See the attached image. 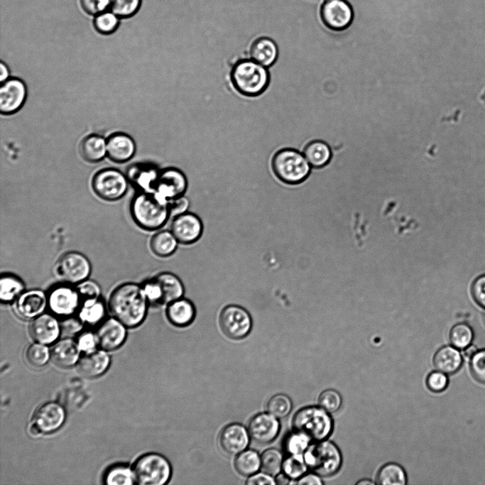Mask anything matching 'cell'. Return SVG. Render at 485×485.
I'll return each mask as SVG.
<instances>
[{"mask_svg":"<svg viewBox=\"0 0 485 485\" xmlns=\"http://www.w3.org/2000/svg\"><path fill=\"white\" fill-rule=\"evenodd\" d=\"M107 306L109 314L128 328L142 324L150 307L141 283L135 282L116 285L109 294Z\"/></svg>","mask_w":485,"mask_h":485,"instance_id":"1","label":"cell"},{"mask_svg":"<svg viewBox=\"0 0 485 485\" xmlns=\"http://www.w3.org/2000/svg\"><path fill=\"white\" fill-rule=\"evenodd\" d=\"M129 212L134 223L147 231L162 228L171 217L168 203L153 192L136 191L131 200Z\"/></svg>","mask_w":485,"mask_h":485,"instance_id":"2","label":"cell"},{"mask_svg":"<svg viewBox=\"0 0 485 485\" xmlns=\"http://www.w3.org/2000/svg\"><path fill=\"white\" fill-rule=\"evenodd\" d=\"M230 77L236 91L247 97L261 94L270 82L267 68L251 58L238 60L231 69Z\"/></svg>","mask_w":485,"mask_h":485,"instance_id":"3","label":"cell"},{"mask_svg":"<svg viewBox=\"0 0 485 485\" xmlns=\"http://www.w3.org/2000/svg\"><path fill=\"white\" fill-rule=\"evenodd\" d=\"M293 430L300 432L315 442L327 440L332 432L334 423L329 413L319 406L300 409L292 420Z\"/></svg>","mask_w":485,"mask_h":485,"instance_id":"4","label":"cell"},{"mask_svg":"<svg viewBox=\"0 0 485 485\" xmlns=\"http://www.w3.org/2000/svg\"><path fill=\"white\" fill-rule=\"evenodd\" d=\"M276 176L283 182L290 185L299 184L307 179L311 165L304 154L293 148L278 151L271 161Z\"/></svg>","mask_w":485,"mask_h":485,"instance_id":"5","label":"cell"},{"mask_svg":"<svg viewBox=\"0 0 485 485\" xmlns=\"http://www.w3.org/2000/svg\"><path fill=\"white\" fill-rule=\"evenodd\" d=\"M303 457L308 469L321 477L334 475L342 464L340 449L336 444L327 440L310 445Z\"/></svg>","mask_w":485,"mask_h":485,"instance_id":"6","label":"cell"},{"mask_svg":"<svg viewBox=\"0 0 485 485\" xmlns=\"http://www.w3.org/2000/svg\"><path fill=\"white\" fill-rule=\"evenodd\" d=\"M135 481L141 485H163L170 479L172 468L169 461L158 453H148L134 463Z\"/></svg>","mask_w":485,"mask_h":485,"instance_id":"7","label":"cell"},{"mask_svg":"<svg viewBox=\"0 0 485 485\" xmlns=\"http://www.w3.org/2000/svg\"><path fill=\"white\" fill-rule=\"evenodd\" d=\"M129 184L126 173L114 168L98 170L91 181L94 194L107 202H115L123 198L128 192Z\"/></svg>","mask_w":485,"mask_h":485,"instance_id":"8","label":"cell"},{"mask_svg":"<svg viewBox=\"0 0 485 485\" xmlns=\"http://www.w3.org/2000/svg\"><path fill=\"white\" fill-rule=\"evenodd\" d=\"M92 271L89 259L77 251L62 254L53 266V273L59 281L77 285L89 278Z\"/></svg>","mask_w":485,"mask_h":485,"instance_id":"9","label":"cell"},{"mask_svg":"<svg viewBox=\"0 0 485 485\" xmlns=\"http://www.w3.org/2000/svg\"><path fill=\"white\" fill-rule=\"evenodd\" d=\"M46 292L49 312L60 319L77 314L82 299L75 285L59 281Z\"/></svg>","mask_w":485,"mask_h":485,"instance_id":"10","label":"cell"},{"mask_svg":"<svg viewBox=\"0 0 485 485\" xmlns=\"http://www.w3.org/2000/svg\"><path fill=\"white\" fill-rule=\"evenodd\" d=\"M219 322L222 332L229 338L240 339L246 337L252 328L250 313L238 305H228L221 311Z\"/></svg>","mask_w":485,"mask_h":485,"instance_id":"11","label":"cell"},{"mask_svg":"<svg viewBox=\"0 0 485 485\" xmlns=\"http://www.w3.org/2000/svg\"><path fill=\"white\" fill-rule=\"evenodd\" d=\"M27 98V87L18 77H11L1 83L0 112L2 115H11L18 111Z\"/></svg>","mask_w":485,"mask_h":485,"instance_id":"12","label":"cell"},{"mask_svg":"<svg viewBox=\"0 0 485 485\" xmlns=\"http://www.w3.org/2000/svg\"><path fill=\"white\" fill-rule=\"evenodd\" d=\"M320 16L329 29L342 31L352 23L354 12L346 0H325L320 8Z\"/></svg>","mask_w":485,"mask_h":485,"instance_id":"13","label":"cell"},{"mask_svg":"<svg viewBox=\"0 0 485 485\" xmlns=\"http://www.w3.org/2000/svg\"><path fill=\"white\" fill-rule=\"evenodd\" d=\"M170 230L180 244H191L201 237L203 224L196 214L187 211L173 217Z\"/></svg>","mask_w":485,"mask_h":485,"instance_id":"14","label":"cell"},{"mask_svg":"<svg viewBox=\"0 0 485 485\" xmlns=\"http://www.w3.org/2000/svg\"><path fill=\"white\" fill-rule=\"evenodd\" d=\"M187 180L179 170L168 169L158 173L153 192L162 200L168 202L184 195Z\"/></svg>","mask_w":485,"mask_h":485,"instance_id":"15","label":"cell"},{"mask_svg":"<svg viewBox=\"0 0 485 485\" xmlns=\"http://www.w3.org/2000/svg\"><path fill=\"white\" fill-rule=\"evenodd\" d=\"M13 304L18 317L31 320L48 310L47 292L39 288L26 290Z\"/></svg>","mask_w":485,"mask_h":485,"instance_id":"16","label":"cell"},{"mask_svg":"<svg viewBox=\"0 0 485 485\" xmlns=\"http://www.w3.org/2000/svg\"><path fill=\"white\" fill-rule=\"evenodd\" d=\"M127 328L113 316L107 317L94 331L97 345L104 350L117 349L126 339Z\"/></svg>","mask_w":485,"mask_h":485,"instance_id":"17","label":"cell"},{"mask_svg":"<svg viewBox=\"0 0 485 485\" xmlns=\"http://www.w3.org/2000/svg\"><path fill=\"white\" fill-rule=\"evenodd\" d=\"M61 332L60 319L49 311L31 320L29 325L31 337L43 344L55 342Z\"/></svg>","mask_w":485,"mask_h":485,"instance_id":"18","label":"cell"},{"mask_svg":"<svg viewBox=\"0 0 485 485\" xmlns=\"http://www.w3.org/2000/svg\"><path fill=\"white\" fill-rule=\"evenodd\" d=\"M65 413L58 403L48 401L40 405L35 411L31 425L40 433L57 430L65 420Z\"/></svg>","mask_w":485,"mask_h":485,"instance_id":"19","label":"cell"},{"mask_svg":"<svg viewBox=\"0 0 485 485\" xmlns=\"http://www.w3.org/2000/svg\"><path fill=\"white\" fill-rule=\"evenodd\" d=\"M250 437L259 444L271 442L278 436L280 423L269 413H261L251 418L248 424Z\"/></svg>","mask_w":485,"mask_h":485,"instance_id":"20","label":"cell"},{"mask_svg":"<svg viewBox=\"0 0 485 485\" xmlns=\"http://www.w3.org/2000/svg\"><path fill=\"white\" fill-rule=\"evenodd\" d=\"M136 145L133 138L124 132H115L107 138V157L116 163H124L135 155Z\"/></svg>","mask_w":485,"mask_h":485,"instance_id":"21","label":"cell"},{"mask_svg":"<svg viewBox=\"0 0 485 485\" xmlns=\"http://www.w3.org/2000/svg\"><path fill=\"white\" fill-rule=\"evenodd\" d=\"M249 433L239 423H231L224 427L219 437L222 449L231 455L238 454L246 449L249 443Z\"/></svg>","mask_w":485,"mask_h":485,"instance_id":"22","label":"cell"},{"mask_svg":"<svg viewBox=\"0 0 485 485\" xmlns=\"http://www.w3.org/2000/svg\"><path fill=\"white\" fill-rule=\"evenodd\" d=\"M109 363V356L105 351L95 349L80 357L76 368L82 376L92 378L104 374Z\"/></svg>","mask_w":485,"mask_h":485,"instance_id":"23","label":"cell"},{"mask_svg":"<svg viewBox=\"0 0 485 485\" xmlns=\"http://www.w3.org/2000/svg\"><path fill=\"white\" fill-rule=\"evenodd\" d=\"M165 315L173 325L186 327L195 320L196 307L190 300L182 297L166 305Z\"/></svg>","mask_w":485,"mask_h":485,"instance_id":"24","label":"cell"},{"mask_svg":"<svg viewBox=\"0 0 485 485\" xmlns=\"http://www.w3.org/2000/svg\"><path fill=\"white\" fill-rule=\"evenodd\" d=\"M107 302L99 297L82 299L77 315L85 325L97 326L107 317Z\"/></svg>","mask_w":485,"mask_h":485,"instance_id":"25","label":"cell"},{"mask_svg":"<svg viewBox=\"0 0 485 485\" xmlns=\"http://www.w3.org/2000/svg\"><path fill=\"white\" fill-rule=\"evenodd\" d=\"M126 175L136 191L153 192L158 173L151 166L135 163L128 168Z\"/></svg>","mask_w":485,"mask_h":485,"instance_id":"26","label":"cell"},{"mask_svg":"<svg viewBox=\"0 0 485 485\" xmlns=\"http://www.w3.org/2000/svg\"><path fill=\"white\" fill-rule=\"evenodd\" d=\"M250 58L266 67L274 64L278 56V48L276 42L266 36L254 40L249 50Z\"/></svg>","mask_w":485,"mask_h":485,"instance_id":"27","label":"cell"},{"mask_svg":"<svg viewBox=\"0 0 485 485\" xmlns=\"http://www.w3.org/2000/svg\"><path fill=\"white\" fill-rule=\"evenodd\" d=\"M80 348L77 342L64 338L56 342L50 349L53 361L62 367H69L77 364L80 357Z\"/></svg>","mask_w":485,"mask_h":485,"instance_id":"28","label":"cell"},{"mask_svg":"<svg viewBox=\"0 0 485 485\" xmlns=\"http://www.w3.org/2000/svg\"><path fill=\"white\" fill-rule=\"evenodd\" d=\"M79 151L85 161L100 162L107 156V138L97 133L89 134L80 141Z\"/></svg>","mask_w":485,"mask_h":485,"instance_id":"29","label":"cell"},{"mask_svg":"<svg viewBox=\"0 0 485 485\" xmlns=\"http://www.w3.org/2000/svg\"><path fill=\"white\" fill-rule=\"evenodd\" d=\"M433 364L437 370L446 374L457 372L462 364V356L453 346H444L434 354Z\"/></svg>","mask_w":485,"mask_h":485,"instance_id":"30","label":"cell"},{"mask_svg":"<svg viewBox=\"0 0 485 485\" xmlns=\"http://www.w3.org/2000/svg\"><path fill=\"white\" fill-rule=\"evenodd\" d=\"M26 290V284L18 276L9 272L0 277V300L2 304L14 303Z\"/></svg>","mask_w":485,"mask_h":485,"instance_id":"31","label":"cell"},{"mask_svg":"<svg viewBox=\"0 0 485 485\" xmlns=\"http://www.w3.org/2000/svg\"><path fill=\"white\" fill-rule=\"evenodd\" d=\"M179 242L170 230L161 229L156 232L150 239L151 251L157 256L165 258L173 255Z\"/></svg>","mask_w":485,"mask_h":485,"instance_id":"32","label":"cell"},{"mask_svg":"<svg viewBox=\"0 0 485 485\" xmlns=\"http://www.w3.org/2000/svg\"><path fill=\"white\" fill-rule=\"evenodd\" d=\"M163 293L165 305L184 296L185 287L180 278L175 274L163 271L154 276Z\"/></svg>","mask_w":485,"mask_h":485,"instance_id":"33","label":"cell"},{"mask_svg":"<svg viewBox=\"0 0 485 485\" xmlns=\"http://www.w3.org/2000/svg\"><path fill=\"white\" fill-rule=\"evenodd\" d=\"M303 154L314 168H321L327 165L332 158L330 146L325 141L315 140L306 145Z\"/></svg>","mask_w":485,"mask_h":485,"instance_id":"34","label":"cell"},{"mask_svg":"<svg viewBox=\"0 0 485 485\" xmlns=\"http://www.w3.org/2000/svg\"><path fill=\"white\" fill-rule=\"evenodd\" d=\"M408 482L404 469L398 464L389 462L378 470L376 484L380 485H405Z\"/></svg>","mask_w":485,"mask_h":485,"instance_id":"35","label":"cell"},{"mask_svg":"<svg viewBox=\"0 0 485 485\" xmlns=\"http://www.w3.org/2000/svg\"><path fill=\"white\" fill-rule=\"evenodd\" d=\"M234 467L241 475L249 476L261 468V456L255 450L245 449L237 454Z\"/></svg>","mask_w":485,"mask_h":485,"instance_id":"36","label":"cell"},{"mask_svg":"<svg viewBox=\"0 0 485 485\" xmlns=\"http://www.w3.org/2000/svg\"><path fill=\"white\" fill-rule=\"evenodd\" d=\"M283 461L280 450L270 448L266 449L261 455V468L263 472L276 476L282 470Z\"/></svg>","mask_w":485,"mask_h":485,"instance_id":"37","label":"cell"},{"mask_svg":"<svg viewBox=\"0 0 485 485\" xmlns=\"http://www.w3.org/2000/svg\"><path fill=\"white\" fill-rule=\"evenodd\" d=\"M474 339V332L467 323L454 325L449 332L451 344L458 349H464L471 344Z\"/></svg>","mask_w":485,"mask_h":485,"instance_id":"38","label":"cell"},{"mask_svg":"<svg viewBox=\"0 0 485 485\" xmlns=\"http://www.w3.org/2000/svg\"><path fill=\"white\" fill-rule=\"evenodd\" d=\"M120 24V18L112 11H105L94 16L93 26L100 34L110 35L114 33Z\"/></svg>","mask_w":485,"mask_h":485,"instance_id":"39","label":"cell"},{"mask_svg":"<svg viewBox=\"0 0 485 485\" xmlns=\"http://www.w3.org/2000/svg\"><path fill=\"white\" fill-rule=\"evenodd\" d=\"M307 469L303 454H291L284 459L282 470L290 480L295 481L306 474Z\"/></svg>","mask_w":485,"mask_h":485,"instance_id":"40","label":"cell"},{"mask_svg":"<svg viewBox=\"0 0 485 485\" xmlns=\"http://www.w3.org/2000/svg\"><path fill=\"white\" fill-rule=\"evenodd\" d=\"M310 439L305 435L293 430L288 434L283 440V448L286 453L303 454L310 445Z\"/></svg>","mask_w":485,"mask_h":485,"instance_id":"41","label":"cell"},{"mask_svg":"<svg viewBox=\"0 0 485 485\" xmlns=\"http://www.w3.org/2000/svg\"><path fill=\"white\" fill-rule=\"evenodd\" d=\"M141 285L150 307H157L165 305L163 290L154 276L144 280Z\"/></svg>","mask_w":485,"mask_h":485,"instance_id":"42","label":"cell"},{"mask_svg":"<svg viewBox=\"0 0 485 485\" xmlns=\"http://www.w3.org/2000/svg\"><path fill=\"white\" fill-rule=\"evenodd\" d=\"M106 484L131 485L135 481L133 470L124 465H117L108 470L105 474Z\"/></svg>","mask_w":485,"mask_h":485,"instance_id":"43","label":"cell"},{"mask_svg":"<svg viewBox=\"0 0 485 485\" xmlns=\"http://www.w3.org/2000/svg\"><path fill=\"white\" fill-rule=\"evenodd\" d=\"M292 407L291 399L283 393L274 395L266 404L267 412L277 418L287 416L291 411Z\"/></svg>","mask_w":485,"mask_h":485,"instance_id":"44","label":"cell"},{"mask_svg":"<svg viewBox=\"0 0 485 485\" xmlns=\"http://www.w3.org/2000/svg\"><path fill=\"white\" fill-rule=\"evenodd\" d=\"M142 0H110L109 9L120 19L129 18L139 10Z\"/></svg>","mask_w":485,"mask_h":485,"instance_id":"45","label":"cell"},{"mask_svg":"<svg viewBox=\"0 0 485 485\" xmlns=\"http://www.w3.org/2000/svg\"><path fill=\"white\" fill-rule=\"evenodd\" d=\"M50 356V352L45 344L36 342L30 344L26 351L28 362L36 367L45 365Z\"/></svg>","mask_w":485,"mask_h":485,"instance_id":"46","label":"cell"},{"mask_svg":"<svg viewBox=\"0 0 485 485\" xmlns=\"http://www.w3.org/2000/svg\"><path fill=\"white\" fill-rule=\"evenodd\" d=\"M319 405L329 413L339 410L342 405L340 393L334 389L323 391L318 398Z\"/></svg>","mask_w":485,"mask_h":485,"instance_id":"47","label":"cell"},{"mask_svg":"<svg viewBox=\"0 0 485 485\" xmlns=\"http://www.w3.org/2000/svg\"><path fill=\"white\" fill-rule=\"evenodd\" d=\"M469 368L473 377L485 383V349L478 350L471 356Z\"/></svg>","mask_w":485,"mask_h":485,"instance_id":"48","label":"cell"},{"mask_svg":"<svg viewBox=\"0 0 485 485\" xmlns=\"http://www.w3.org/2000/svg\"><path fill=\"white\" fill-rule=\"evenodd\" d=\"M448 383L447 374L438 370L430 372L426 378V385L428 389L435 393L445 391Z\"/></svg>","mask_w":485,"mask_h":485,"instance_id":"49","label":"cell"},{"mask_svg":"<svg viewBox=\"0 0 485 485\" xmlns=\"http://www.w3.org/2000/svg\"><path fill=\"white\" fill-rule=\"evenodd\" d=\"M76 287L82 299L102 297L100 285L89 278L77 284Z\"/></svg>","mask_w":485,"mask_h":485,"instance_id":"50","label":"cell"},{"mask_svg":"<svg viewBox=\"0 0 485 485\" xmlns=\"http://www.w3.org/2000/svg\"><path fill=\"white\" fill-rule=\"evenodd\" d=\"M60 325L62 332L67 335L78 334L85 327L77 314L60 319Z\"/></svg>","mask_w":485,"mask_h":485,"instance_id":"51","label":"cell"},{"mask_svg":"<svg viewBox=\"0 0 485 485\" xmlns=\"http://www.w3.org/2000/svg\"><path fill=\"white\" fill-rule=\"evenodd\" d=\"M82 10L90 16H96L109 8L110 0H80Z\"/></svg>","mask_w":485,"mask_h":485,"instance_id":"52","label":"cell"},{"mask_svg":"<svg viewBox=\"0 0 485 485\" xmlns=\"http://www.w3.org/2000/svg\"><path fill=\"white\" fill-rule=\"evenodd\" d=\"M76 342L80 349L85 353L95 350L97 345L95 332L90 330L83 329L78 334Z\"/></svg>","mask_w":485,"mask_h":485,"instance_id":"53","label":"cell"},{"mask_svg":"<svg viewBox=\"0 0 485 485\" xmlns=\"http://www.w3.org/2000/svg\"><path fill=\"white\" fill-rule=\"evenodd\" d=\"M474 301L485 309V274L477 277L471 288Z\"/></svg>","mask_w":485,"mask_h":485,"instance_id":"54","label":"cell"},{"mask_svg":"<svg viewBox=\"0 0 485 485\" xmlns=\"http://www.w3.org/2000/svg\"><path fill=\"white\" fill-rule=\"evenodd\" d=\"M189 206V200L184 195L170 200L168 202V207L170 212V217H173L176 215L187 212Z\"/></svg>","mask_w":485,"mask_h":485,"instance_id":"55","label":"cell"},{"mask_svg":"<svg viewBox=\"0 0 485 485\" xmlns=\"http://www.w3.org/2000/svg\"><path fill=\"white\" fill-rule=\"evenodd\" d=\"M246 484L248 485H275L276 484V480L273 478V476L263 473H255L248 478Z\"/></svg>","mask_w":485,"mask_h":485,"instance_id":"56","label":"cell"},{"mask_svg":"<svg viewBox=\"0 0 485 485\" xmlns=\"http://www.w3.org/2000/svg\"><path fill=\"white\" fill-rule=\"evenodd\" d=\"M293 483L300 485H322L324 484L321 476L314 472L305 474Z\"/></svg>","mask_w":485,"mask_h":485,"instance_id":"57","label":"cell"},{"mask_svg":"<svg viewBox=\"0 0 485 485\" xmlns=\"http://www.w3.org/2000/svg\"><path fill=\"white\" fill-rule=\"evenodd\" d=\"M10 77V71L9 68L7 66V65L4 62H1L0 63V82H4L6 80H8Z\"/></svg>","mask_w":485,"mask_h":485,"instance_id":"58","label":"cell"},{"mask_svg":"<svg viewBox=\"0 0 485 485\" xmlns=\"http://www.w3.org/2000/svg\"><path fill=\"white\" fill-rule=\"evenodd\" d=\"M275 480L276 483L278 484L284 485L290 484V479L284 473L280 472L278 474Z\"/></svg>","mask_w":485,"mask_h":485,"instance_id":"59","label":"cell"},{"mask_svg":"<svg viewBox=\"0 0 485 485\" xmlns=\"http://www.w3.org/2000/svg\"><path fill=\"white\" fill-rule=\"evenodd\" d=\"M476 349L477 348L474 345L470 344L464 349V354L465 356L471 357L478 351Z\"/></svg>","mask_w":485,"mask_h":485,"instance_id":"60","label":"cell"},{"mask_svg":"<svg viewBox=\"0 0 485 485\" xmlns=\"http://www.w3.org/2000/svg\"><path fill=\"white\" fill-rule=\"evenodd\" d=\"M375 483L374 481H372L368 479H361V480H360L356 483V485H367V484L373 485Z\"/></svg>","mask_w":485,"mask_h":485,"instance_id":"61","label":"cell"},{"mask_svg":"<svg viewBox=\"0 0 485 485\" xmlns=\"http://www.w3.org/2000/svg\"><path fill=\"white\" fill-rule=\"evenodd\" d=\"M483 320H484V322L485 323V311L483 314Z\"/></svg>","mask_w":485,"mask_h":485,"instance_id":"62","label":"cell"}]
</instances>
